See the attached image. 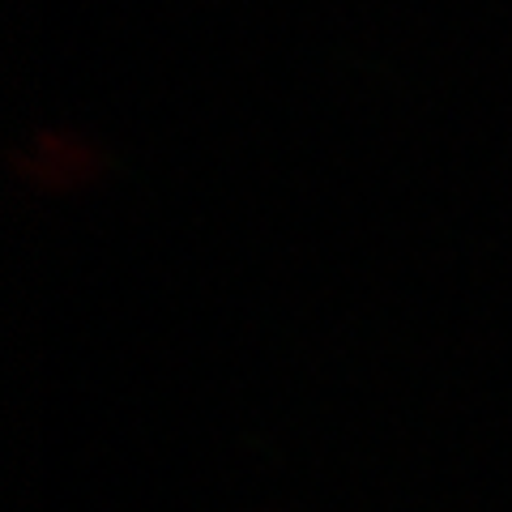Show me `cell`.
Segmentation results:
<instances>
[{
  "instance_id": "6da1fadb",
  "label": "cell",
  "mask_w": 512,
  "mask_h": 512,
  "mask_svg": "<svg viewBox=\"0 0 512 512\" xmlns=\"http://www.w3.org/2000/svg\"><path fill=\"white\" fill-rule=\"evenodd\" d=\"M13 167L39 192H77L103 175L107 154L99 141H90L82 133H35L26 137Z\"/></svg>"
}]
</instances>
